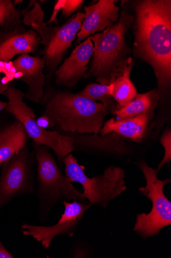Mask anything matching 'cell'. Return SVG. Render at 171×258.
Instances as JSON below:
<instances>
[{"instance_id": "obj_13", "label": "cell", "mask_w": 171, "mask_h": 258, "mask_svg": "<svg viewBox=\"0 0 171 258\" xmlns=\"http://www.w3.org/2000/svg\"><path fill=\"white\" fill-rule=\"evenodd\" d=\"M93 52V44L88 37L76 47L56 70L54 75L56 85L71 89L85 78Z\"/></svg>"}, {"instance_id": "obj_25", "label": "cell", "mask_w": 171, "mask_h": 258, "mask_svg": "<svg viewBox=\"0 0 171 258\" xmlns=\"http://www.w3.org/2000/svg\"><path fill=\"white\" fill-rule=\"evenodd\" d=\"M11 83L4 74H0V95L5 92L11 86ZM8 102L0 100V112L6 109Z\"/></svg>"}, {"instance_id": "obj_9", "label": "cell", "mask_w": 171, "mask_h": 258, "mask_svg": "<svg viewBox=\"0 0 171 258\" xmlns=\"http://www.w3.org/2000/svg\"><path fill=\"white\" fill-rule=\"evenodd\" d=\"M64 212L58 222L53 226H38L23 223L21 227L24 236L33 238L42 244L45 249L50 247L57 236L72 237L82 222L84 214L91 206L90 204L73 201H64Z\"/></svg>"}, {"instance_id": "obj_8", "label": "cell", "mask_w": 171, "mask_h": 258, "mask_svg": "<svg viewBox=\"0 0 171 258\" xmlns=\"http://www.w3.org/2000/svg\"><path fill=\"white\" fill-rule=\"evenodd\" d=\"M35 159L26 147L3 163L0 176V209L18 197L35 194Z\"/></svg>"}, {"instance_id": "obj_12", "label": "cell", "mask_w": 171, "mask_h": 258, "mask_svg": "<svg viewBox=\"0 0 171 258\" xmlns=\"http://www.w3.org/2000/svg\"><path fill=\"white\" fill-rule=\"evenodd\" d=\"M12 64L17 72L16 78L28 86L25 98L34 103L41 104L46 85L44 58L40 56H32L25 53L18 56Z\"/></svg>"}, {"instance_id": "obj_17", "label": "cell", "mask_w": 171, "mask_h": 258, "mask_svg": "<svg viewBox=\"0 0 171 258\" xmlns=\"http://www.w3.org/2000/svg\"><path fill=\"white\" fill-rule=\"evenodd\" d=\"M28 135L19 120L0 130V164L27 147Z\"/></svg>"}, {"instance_id": "obj_20", "label": "cell", "mask_w": 171, "mask_h": 258, "mask_svg": "<svg viewBox=\"0 0 171 258\" xmlns=\"http://www.w3.org/2000/svg\"><path fill=\"white\" fill-rule=\"evenodd\" d=\"M113 85H104L101 84H90L85 89L77 93L79 95L91 100H99L109 112H113L117 104L112 97Z\"/></svg>"}, {"instance_id": "obj_29", "label": "cell", "mask_w": 171, "mask_h": 258, "mask_svg": "<svg viewBox=\"0 0 171 258\" xmlns=\"http://www.w3.org/2000/svg\"><path fill=\"white\" fill-rule=\"evenodd\" d=\"M23 1H18V0H16V1H14V4L16 6L17 4L19 3H22Z\"/></svg>"}, {"instance_id": "obj_27", "label": "cell", "mask_w": 171, "mask_h": 258, "mask_svg": "<svg viewBox=\"0 0 171 258\" xmlns=\"http://www.w3.org/2000/svg\"><path fill=\"white\" fill-rule=\"evenodd\" d=\"M72 254L74 257H84L88 253L87 249L82 246H77L72 249Z\"/></svg>"}, {"instance_id": "obj_16", "label": "cell", "mask_w": 171, "mask_h": 258, "mask_svg": "<svg viewBox=\"0 0 171 258\" xmlns=\"http://www.w3.org/2000/svg\"><path fill=\"white\" fill-rule=\"evenodd\" d=\"M115 2L114 0H100L95 4L84 7L85 18L77 35L79 41L97 32H103L118 21L119 8Z\"/></svg>"}, {"instance_id": "obj_2", "label": "cell", "mask_w": 171, "mask_h": 258, "mask_svg": "<svg viewBox=\"0 0 171 258\" xmlns=\"http://www.w3.org/2000/svg\"><path fill=\"white\" fill-rule=\"evenodd\" d=\"M41 104L43 118L64 134H100L109 112L103 103L67 90L48 88Z\"/></svg>"}, {"instance_id": "obj_7", "label": "cell", "mask_w": 171, "mask_h": 258, "mask_svg": "<svg viewBox=\"0 0 171 258\" xmlns=\"http://www.w3.org/2000/svg\"><path fill=\"white\" fill-rule=\"evenodd\" d=\"M3 95L8 100L6 110L24 125L35 145L44 146L53 150L62 166L63 159L73 151L71 137L56 131H47L40 125L36 120L34 110L23 102L26 93L22 90L10 86Z\"/></svg>"}, {"instance_id": "obj_24", "label": "cell", "mask_w": 171, "mask_h": 258, "mask_svg": "<svg viewBox=\"0 0 171 258\" xmlns=\"http://www.w3.org/2000/svg\"><path fill=\"white\" fill-rule=\"evenodd\" d=\"M84 3L82 0H65V3L62 9V16L68 18L81 8Z\"/></svg>"}, {"instance_id": "obj_1", "label": "cell", "mask_w": 171, "mask_h": 258, "mask_svg": "<svg viewBox=\"0 0 171 258\" xmlns=\"http://www.w3.org/2000/svg\"><path fill=\"white\" fill-rule=\"evenodd\" d=\"M134 52L153 69L160 101L171 84V1L136 2Z\"/></svg>"}, {"instance_id": "obj_3", "label": "cell", "mask_w": 171, "mask_h": 258, "mask_svg": "<svg viewBox=\"0 0 171 258\" xmlns=\"http://www.w3.org/2000/svg\"><path fill=\"white\" fill-rule=\"evenodd\" d=\"M133 22L132 15L121 12L116 23L103 32L89 37L93 42V52L85 79L93 78L100 84L109 85L133 62L125 40V35Z\"/></svg>"}, {"instance_id": "obj_14", "label": "cell", "mask_w": 171, "mask_h": 258, "mask_svg": "<svg viewBox=\"0 0 171 258\" xmlns=\"http://www.w3.org/2000/svg\"><path fill=\"white\" fill-rule=\"evenodd\" d=\"M41 41L36 32L22 25L9 30L0 29V63H8L18 54H36Z\"/></svg>"}, {"instance_id": "obj_5", "label": "cell", "mask_w": 171, "mask_h": 258, "mask_svg": "<svg viewBox=\"0 0 171 258\" xmlns=\"http://www.w3.org/2000/svg\"><path fill=\"white\" fill-rule=\"evenodd\" d=\"M63 164L65 175L70 180L82 185V197L87 199L91 206L97 205L106 209L112 201L127 189L125 171L120 167L110 166L106 168L103 174L89 178L71 153L63 159Z\"/></svg>"}, {"instance_id": "obj_28", "label": "cell", "mask_w": 171, "mask_h": 258, "mask_svg": "<svg viewBox=\"0 0 171 258\" xmlns=\"http://www.w3.org/2000/svg\"><path fill=\"white\" fill-rule=\"evenodd\" d=\"M14 255L10 253L0 242V258H14Z\"/></svg>"}, {"instance_id": "obj_10", "label": "cell", "mask_w": 171, "mask_h": 258, "mask_svg": "<svg viewBox=\"0 0 171 258\" xmlns=\"http://www.w3.org/2000/svg\"><path fill=\"white\" fill-rule=\"evenodd\" d=\"M85 14L78 12L62 26L53 27L40 53L45 61L46 85L50 86L67 50L80 32Z\"/></svg>"}, {"instance_id": "obj_15", "label": "cell", "mask_w": 171, "mask_h": 258, "mask_svg": "<svg viewBox=\"0 0 171 258\" xmlns=\"http://www.w3.org/2000/svg\"><path fill=\"white\" fill-rule=\"evenodd\" d=\"M154 113H144L128 119L117 121L114 118L104 122L100 134L115 133L136 144H142L153 138Z\"/></svg>"}, {"instance_id": "obj_11", "label": "cell", "mask_w": 171, "mask_h": 258, "mask_svg": "<svg viewBox=\"0 0 171 258\" xmlns=\"http://www.w3.org/2000/svg\"><path fill=\"white\" fill-rule=\"evenodd\" d=\"M64 134V133H63ZM73 151L83 152L96 156L115 158H126L132 154L131 147L126 139L113 133L100 134H71Z\"/></svg>"}, {"instance_id": "obj_18", "label": "cell", "mask_w": 171, "mask_h": 258, "mask_svg": "<svg viewBox=\"0 0 171 258\" xmlns=\"http://www.w3.org/2000/svg\"><path fill=\"white\" fill-rule=\"evenodd\" d=\"M160 102L157 88L145 93H137L135 98L124 107L115 109L112 113L117 121L133 118L144 113H154Z\"/></svg>"}, {"instance_id": "obj_6", "label": "cell", "mask_w": 171, "mask_h": 258, "mask_svg": "<svg viewBox=\"0 0 171 258\" xmlns=\"http://www.w3.org/2000/svg\"><path fill=\"white\" fill-rule=\"evenodd\" d=\"M135 165L146 181V185L139 187V191L151 200L152 207L150 213L137 215L133 230L140 237L146 239L158 235L163 228L171 225V203L163 192L164 186L170 183L171 180L159 179L157 169L150 167L143 159L138 160Z\"/></svg>"}, {"instance_id": "obj_21", "label": "cell", "mask_w": 171, "mask_h": 258, "mask_svg": "<svg viewBox=\"0 0 171 258\" xmlns=\"http://www.w3.org/2000/svg\"><path fill=\"white\" fill-rule=\"evenodd\" d=\"M44 13L41 6L37 2L32 10H28L23 16L22 23L24 25L31 27L40 36L41 44L44 45L50 37L53 27H47L44 22Z\"/></svg>"}, {"instance_id": "obj_4", "label": "cell", "mask_w": 171, "mask_h": 258, "mask_svg": "<svg viewBox=\"0 0 171 258\" xmlns=\"http://www.w3.org/2000/svg\"><path fill=\"white\" fill-rule=\"evenodd\" d=\"M37 162L36 193L39 203V217L45 222L54 207L62 201L84 202L82 192L77 190L68 177L63 174L50 149L35 145Z\"/></svg>"}, {"instance_id": "obj_30", "label": "cell", "mask_w": 171, "mask_h": 258, "mask_svg": "<svg viewBox=\"0 0 171 258\" xmlns=\"http://www.w3.org/2000/svg\"><path fill=\"white\" fill-rule=\"evenodd\" d=\"M40 2H41V3L42 2V3H45V1H40Z\"/></svg>"}, {"instance_id": "obj_26", "label": "cell", "mask_w": 171, "mask_h": 258, "mask_svg": "<svg viewBox=\"0 0 171 258\" xmlns=\"http://www.w3.org/2000/svg\"><path fill=\"white\" fill-rule=\"evenodd\" d=\"M65 3V0H58L57 2L54 9V11L50 20L46 23V25L51 24L52 22H54L55 24H57L58 20L57 16L60 10H62Z\"/></svg>"}, {"instance_id": "obj_22", "label": "cell", "mask_w": 171, "mask_h": 258, "mask_svg": "<svg viewBox=\"0 0 171 258\" xmlns=\"http://www.w3.org/2000/svg\"><path fill=\"white\" fill-rule=\"evenodd\" d=\"M27 10H18L11 0H0V28L9 30L22 25V18Z\"/></svg>"}, {"instance_id": "obj_19", "label": "cell", "mask_w": 171, "mask_h": 258, "mask_svg": "<svg viewBox=\"0 0 171 258\" xmlns=\"http://www.w3.org/2000/svg\"><path fill=\"white\" fill-rule=\"evenodd\" d=\"M134 64L133 62L128 66L123 75L113 84L112 97L117 104L116 109L125 106L132 101L137 95L136 89L130 79Z\"/></svg>"}, {"instance_id": "obj_23", "label": "cell", "mask_w": 171, "mask_h": 258, "mask_svg": "<svg viewBox=\"0 0 171 258\" xmlns=\"http://www.w3.org/2000/svg\"><path fill=\"white\" fill-rule=\"evenodd\" d=\"M159 142L164 149L163 158L158 166V173L171 160V130L168 126L165 128L160 137Z\"/></svg>"}]
</instances>
